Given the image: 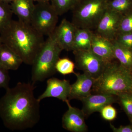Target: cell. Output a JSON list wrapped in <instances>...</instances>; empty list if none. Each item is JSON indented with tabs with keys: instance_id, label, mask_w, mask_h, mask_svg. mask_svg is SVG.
<instances>
[{
	"instance_id": "obj_30",
	"label": "cell",
	"mask_w": 132,
	"mask_h": 132,
	"mask_svg": "<svg viewBox=\"0 0 132 132\" xmlns=\"http://www.w3.org/2000/svg\"><path fill=\"white\" fill-rule=\"evenodd\" d=\"M14 1V0H0L1 1L6 3H9V4H10Z\"/></svg>"
},
{
	"instance_id": "obj_15",
	"label": "cell",
	"mask_w": 132,
	"mask_h": 132,
	"mask_svg": "<svg viewBox=\"0 0 132 132\" xmlns=\"http://www.w3.org/2000/svg\"><path fill=\"white\" fill-rule=\"evenodd\" d=\"M13 14L20 21L30 24L35 5L33 0H14L10 4Z\"/></svg>"
},
{
	"instance_id": "obj_27",
	"label": "cell",
	"mask_w": 132,
	"mask_h": 132,
	"mask_svg": "<svg viewBox=\"0 0 132 132\" xmlns=\"http://www.w3.org/2000/svg\"><path fill=\"white\" fill-rule=\"evenodd\" d=\"M10 79L8 70L0 65V88L6 90L9 87Z\"/></svg>"
},
{
	"instance_id": "obj_23",
	"label": "cell",
	"mask_w": 132,
	"mask_h": 132,
	"mask_svg": "<svg viewBox=\"0 0 132 132\" xmlns=\"http://www.w3.org/2000/svg\"><path fill=\"white\" fill-rule=\"evenodd\" d=\"M117 96L123 110L131 121L132 119V93H122Z\"/></svg>"
},
{
	"instance_id": "obj_20",
	"label": "cell",
	"mask_w": 132,
	"mask_h": 132,
	"mask_svg": "<svg viewBox=\"0 0 132 132\" xmlns=\"http://www.w3.org/2000/svg\"><path fill=\"white\" fill-rule=\"evenodd\" d=\"M13 14L10 4L0 1V34L12 21Z\"/></svg>"
},
{
	"instance_id": "obj_21",
	"label": "cell",
	"mask_w": 132,
	"mask_h": 132,
	"mask_svg": "<svg viewBox=\"0 0 132 132\" xmlns=\"http://www.w3.org/2000/svg\"><path fill=\"white\" fill-rule=\"evenodd\" d=\"M79 0H50V3L59 15L72 10Z\"/></svg>"
},
{
	"instance_id": "obj_26",
	"label": "cell",
	"mask_w": 132,
	"mask_h": 132,
	"mask_svg": "<svg viewBox=\"0 0 132 132\" xmlns=\"http://www.w3.org/2000/svg\"><path fill=\"white\" fill-rule=\"evenodd\" d=\"M114 40L124 46L132 49V33L118 34Z\"/></svg>"
},
{
	"instance_id": "obj_12",
	"label": "cell",
	"mask_w": 132,
	"mask_h": 132,
	"mask_svg": "<svg viewBox=\"0 0 132 132\" xmlns=\"http://www.w3.org/2000/svg\"><path fill=\"white\" fill-rule=\"evenodd\" d=\"M77 28L65 19H63L54 32L58 44L63 50L72 51Z\"/></svg>"
},
{
	"instance_id": "obj_11",
	"label": "cell",
	"mask_w": 132,
	"mask_h": 132,
	"mask_svg": "<svg viewBox=\"0 0 132 132\" xmlns=\"http://www.w3.org/2000/svg\"><path fill=\"white\" fill-rule=\"evenodd\" d=\"M118 100V96L107 94H91L81 100L82 111L85 116H88L95 112H100L102 108L108 104H112Z\"/></svg>"
},
{
	"instance_id": "obj_5",
	"label": "cell",
	"mask_w": 132,
	"mask_h": 132,
	"mask_svg": "<svg viewBox=\"0 0 132 132\" xmlns=\"http://www.w3.org/2000/svg\"><path fill=\"white\" fill-rule=\"evenodd\" d=\"M107 4L106 0H79L71 10L72 23L77 28L94 31L107 9Z\"/></svg>"
},
{
	"instance_id": "obj_1",
	"label": "cell",
	"mask_w": 132,
	"mask_h": 132,
	"mask_svg": "<svg viewBox=\"0 0 132 132\" xmlns=\"http://www.w3.org/2000/svg\"><path fill=\"white\" fill-rule=\"evenodd\" d=\"M32 82H20L8 88L0 99V117L4 126L12 131L32 128L39 121L40 102L34 94Z\"/></svg>"
},
{
	"instance_id": "obj_29",
	"label": "cell",
	"mask_w": 132,
	"mask_h": 132,
	"mask_svg": "<svg viewBox=\"0 0 132 132\" xmlns=\"http://www.w3.org/2000/svg\"><path fill=\"white\" fill-rule=\"evenodd\" d=\"M34 2H37V3H42L50 2V0H33Z\"/></svg>"
},
{
	"instance_id": "obj_4",
	"label": "cell",
	"mask_w": 132,
	"mask_h": 132,
	"mask_svg": "<svg viewBox=\"0 0 132 132\" xmlns=\"http://www.w3.org/2000/svg\"><path fill=\"white\" fill-rule=\"evenodd\" d=\"M62 50L54 32L48 36L31 65L33 83L44 81L55 73V65Z\"/></svg>"
},
{
	"instance_id": "obj_31",
	"label": "cell",
	"mask_w": 132,
	"mask_h": 132,
	"mask_svg": "<svg viewBox=\"0 0 132 132\" xmlns=\"http://www.w3.org/2000/svg\"><path fill=\"white\" fill-rule=\"evenodd\" d=\"M130 121H131V124H132L131 125H132V119Z\"/></svg>"
},
{
	"instance_id": "obj_9",
	"label": "cell",
	"mask_w": 132,
	"mask_h": 132,
	"mask_svg": "<svg viewBox=\"0 0 132 132\" xmlns=\"http://www.w3.org/2000/svg\"><path fill=\"white\" fill-rule=\"evenodd\" d=\"M71 89L70 81L55 78H49L47 81L46 90L38 99L40 102L46 98L53 97L65 102L69 100Z\"/></svg>"
},
{
	"instance_id": "obj_16",
	"label": "cell",
	"mask_w": 132,
	"mask_h": 132,
	"mask_svg": "<svg viewBox=\"0 0 132 132\" xmlns=\"http://www.w3.org/2000/svg\"><path fill=\"white\" fill-rule=\"evenodd\" d=\"M23 63L20 57L7 45L0 44V65L8 70H17Z\"/></svg>"
},
{
	"instance_id": "obj_8",
	"label": "cell",
	"mask_w": 132,
	"mask_h": 132,
	"mask_svg": "<svg viewBox=\"0 0 132 132\" xmlns=\"http://www.w3.org/2000/svg\"><path fill=\"white\" fill-rule=\"evenodd\" d=\"M123 15L108 9L99 21L94 32L98 35L112 41L118 34Z\"/></svg>"
},
{
	"instance_id": "obj_24",
	"label": "cell",
	"mask_w": 132,
	"mask_h": 132,
	"mask_svg": "<svg viewBox=\"0 0 132 132\" xmlns=\"http://www.w3.org/2000/svg\"><path fill=\"white\" fill-rule=\"evenodd\" d=\"M132 33V11L123 15L121 21L118 34Z\"/></svg>"
},
{
	"instance_id": "obj_25",
	"label": "cell",
	"mask_w": 132,
	"mask_h": 132,
	"mask_svg": "<svg viewBox=\"0 0 132 132\" xmlns=\"http://www.w3.org/2000/svg\"><path fill=\"white\" fill-rule=\"evenodd\" d=\"M101 115L103 119L108 121H112L117 117V110L112 104H108L104 106L100 111Z\"/></svg>"
},
{
	"instance_id": "obj_10",
	"label": "cell",
	"mask_w": 132,
	"mask_h": 132,
	"mask_svg": "<svg viewBox=\"0 0 132 132\" xmlns=\"http://www.w3.org/2000/svg\"><path fill=\"white\" fill-rule=\"evenodd\" d=\"M68 109L62 118V127L65 130L72 132H85L87 127L85 121L86 117L82 110L72 106L69 101L66 102Z\"/></svg>"
},
{
	"instance_id": "obj_6",
	"label": "cell",
	"mask_w": 132,
	"mask_h": 132,
	"mask_svg": "<svg viewBox=\"0 0 132 132\" xmlns=\"http://www.w3.org/2000/svg\"><path fill=\"white\" fill-rule=\"evenodd\" d=\"M59 16L50 2L37 3L30 24L42 35L48 36L53 32L57 27Z\"/></svg>"
},
{
	"instance_id": "obj_34",
	"label": "cell",
	"mask_w": 132,
	"mask_h": 132,
	"mask_svg": "<svg viewBox=\"0 0 132 132\" xmlns=\"http://www.w3.org/2000/svg\"><path fill=\"white\" fill-rule=\"evenodd\" d=\"M1 43V39H0V44H1V43Z\"/></svg>"
},
{
	"instance_id": "obj_19",
	"label": "cell",
	"mask_w": 132,
	"mask_h": 132,
	"mask_svg": "<svg viewBox=\"0 0 132 132\" xmlns=\"http://www.w3.org/2000/svg\"><path fill=\"white\" fill-rule=\"evenodd\" d=\"M107 9L125 15L132 11V0H112L107 2Z\"/></svg>"
},
{
	"instance_id": "obj_33",
	"label": "cell",
	"mask_w": 132,
	"mask_h": 132,
	"mask_svg": "<svg viewBox=\"0 0 132 132\" xmlns=\"http://www.w3.org/2000/svg\"><path fill=\"white\" fill-rule=\"evenodd\" d=\"M131 73L132 76V70H131Z\"/></svg>"
},
{
	"instance_id": "obj_14",
	"label": "cell",
	"mask_w": 132,
	"mask_h": 132,
	"mask_svg": "<svg viewBox=\"0 0 132 132\" xmlns=\"http://www.w3.org/2000/svg\"><path fill=\"white\" fill-rule=\"evenodd\" d=\"M91 50L106 65L116 60L112 42L94 33Z\"/></svg>"
},
{
	"instance_id": "obj_17",
	"label": "cell",
	"mask_w": 132,
	"mask_h": 132,
	"mask_svg": "<svg viewBox=\"0 0 132 132\" xmlns=\"http://www.w3.org/2000/svg\"><path fill=\"white\" fill-rule=\"evenodd\" d=\"M94 33V31L88 29L77 28L72 51L91 49Z\"/></svg>"
},
{
	"instance_id": "obj_13",
	"label": "cell",
	"mask_w": 132,
	"mask_h": 132,
	"mask_svg": "<svg viewBox=\"0 0 132 132\" xmlns=\"http://www.w3.org/2000/svg\"><path fill=\"white\" fill-rule=\"evenodd\" d=\"M77 79L71 85V92L69 100L73 99L81 100L92 94V88L95 79L87 73H76Z\"/></svg>"
},
{
	"instance_id": "obj_2",
	"label": "cell",
	"mask_w": 132,
	"mask_h": 132,
	"mask_svg": "<svg viewBox=\"0 0 132 132\" xmlns=\"http://www.w3.org/2000/svg\"><path fill=\"white\" fill-rule=\"evenodd\" d=\"M2 43L9 47L20 57L23 63L32 65L45 42L44 36L31 24L12 20L0 34Z\"/></svg>"
},
{
	"instance_id": "obj_28",
	"label": "cell",
	"mask_w": 132,
	"mask_h": 132,
	"mask_svg": "<svg viewBox=\"0 0 132 132\" xmlns=\"http://www.w3.org/2000/svg\"><path fill=\"white\" fill-rule=\"evenodd\" d=\"M110 127L114 132H132V125L121 126L117 128L111 123Z\"/></svg>"
},
{
	"instance_id": "obj_22",
	"label": "cell",
	"mask_w": 132,
	"mask_h": 132,
	"mask_svg": "<svg viewBox=\"0 0 132 132\" xmlns=\"http://www.w3.org/2000/svg\"><path fill=\"white\" fill-rule=\"evenodd\" d=\"M75 63L68 58H59L55 65L56 71L63 75L75 74Z\"/></svg>"
},
{
	"instance_id": "obj_32",
	"label": "cell",
	"mask_w": 132,
	"mask_h": 132,
	"mask_svg": "<svg viewBox=\"0 0 132 132\" xmlns=\"http://www.w3.org/2000/svg\"><path fill=\"white\" fill-rule=\"evenodd\" d=\"M106 1H107V2H108V1H112V0H106Z\"/></svg>"
},
{
	"instance_id": "obj_3",
	"label": "cell",
	"mask_w": 132,
	"mask_h": 132,
	"mask_svg": "<svg viewBox=\"0 0 132 132\" xmlns=\"http://www.w3.org/2000/svg\"><path fill=\"white\" fill-rule=\"evenodd\" d=\"M92 92L116 96L122 93H132L131 71L114 61L106 64L102 73L95 80Z\"/></svg>"
},
{
	"instance_id": "obj_7",
	"label": "cell",
	"mask_w": 132,
	"mask_h": 132,
	"mask_svg": "<svg viewBox=\"0 0 132 132\" xmlns=\"http://www.w3.org/2000/svg\"><path fill=\"white\" fill-rule=\"evenodd\" d=\"M73 52L75 59V68L89 75L95 80L98 78L106 65L101 59L91 49Z\"/></svg>"
},
{
	"instance_id": "obj_18",
	"label": "cell",
	"mask_w": 132,
	"mask_h": 132,
	"mask_svg": "<svg viewBox=\"0 0 132 132\" xmlns=\"http://www.w3.org/2000/svg\"><path fill=\"white\" fill-rule=\"evenodd\" d=\"M114 55L122 66L130 71L132 70V49L119 44L115 40L112 41Z\"/></svg>"
}]
</instances>
